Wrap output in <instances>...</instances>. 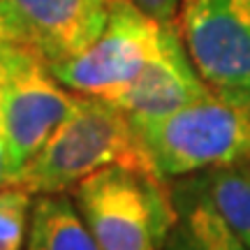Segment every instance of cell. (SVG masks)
Wrapping results in <instances>:
<instances>
[{
	"label": "cell",
	"mask_w": 250,
	"mask_h": 250,
	"mask_svg": "<svg viewBox=\"0 0 250 250\" xmlns=\"http://www.w3.org/2000/svg\"><path fill=\"white\" fill-rule=\"evenodd\" d=\"M186 188L190 195L174 197L176 220L162 250H250L204 197L190 186Z\"/></svg>",
	"instance_id": "cell-9"
},
{
	"label": "cell",
	"mask_w": 250,
	"mask_h": 250,
	"mask_svg": "<svg viewBox=\"0 0 250 250\" xmlns=\"http://www.w3.org/2000/svg\"><path fill=\"white\" fill-rule=\"evenodd\" d=\"M206 93L208 86L195 70L171 21L167 23L160 51L116 100H111V104L130 118L137 132H142Z\"/></svg>",
	"instance_id": "cell-8"
},
{
	"label": "cell",
	"mask_w": 250,
	"mask_h": 250,
	"mask_svg": "<svg viewBox=\"0 0 250 250\" xmlns=\"http://www.w3.org/2000/svg\"><path fill=\"white\" fill-rule=\"evenodd\" d=\"M190 188L213 206L234 234L250 248V160L232 167L202 171Z\"/></svg>",
	"instance_id": "cell-11"
},
{
	"label": "cell",
	"mask_w": 250,
	"mask_h": 250,
	"mask_svg": "<svg viewBox=\"0 0 250 250\" xmlns=\"http://www.w3.org/2000/svg\"><path fill=\"white\" fill-rule=\"evenodd\" d=\"M26 250H100L77 204L62 195H40L33 204Z\"/></svg>",
	"instance_id": "cell-10"
},
{
	"label": "cell",
	"mask_w": 250,
	"mask_h": 250,
	"mask_svg": "<svg viewBox=\"0 0 250 250\" xmlns=\"http://www.w3.org/2000/svg\"><path fill=\"white\" fill-rule=\"evenodd\" d=\"M0 104H2V67H0Z\"/></svg>",
	"instance_id": "cell-16"
},
{
	"label": "cell",
	"mask_w": 250,
	"mask_h": 250,
	"mask_svg": "<svg viewBox=\"0 0 250 250\" xmlns=\"http://www.w3.org/2000/svg\"><path fill=\"white\" fill-rule=\"evenodd\" d=\"M33 195L19 186L0 190V250H21L30 227Z\"/></svg>",
	"instance_id": "cell-12"
},
{
	"label": "cell",
	"mask_w": 250,
	"mask_h": 250,
	"mask_svg": "<svg viewBox=\"0 0 250 250\" xmlns=\"http://www.w3.org/2000/svg\"><path fill=\"white\" fill-rule=\"evenodd\" d=\"M139 134L162 179L248 162L250 93L208 90Z\"/></svg>",
	"instance_id": "cell-2"
},
{
	"label": "cell",
	"mask_w": 250,
	"mask_h": 250,
	"mask_svg": "<svg viewBox=\"0 0 250 250\" xmlns=\"http://www.w3.org/2000/svg\"><path fill=\"white\" fill-rule=\"evenodd\" d=\"M12 40H14V37H12L7 23H5V19H2V14H0V46L5 44V42H12Z\"/></svg>",
	"instance_id": "cell-15"
},
{
	"label": "cell",
	"mask_w": 250,
	"mask_h": 250,
	"mask_svg": "<svg viewBox=\"0 0 250 250\" xmlns=\"http://www.w3.org/2000/svg\"><path fill=\"white\" fill-rule=\"evenodd\" d=\"M0 132L7 144L12 181L74 114L81 95L65 90L49 62L14 40L0 46Z\"/></svg>",
	"instance_id": "cell-4"
},
{
	"label": "cell",
	"mask_w": 250,
	"mask_h": 250,
	"mask_svg": "<svg viewBox=\"0 0 250 250\" xmlns=\"http://www.w3.org/2000/svg\"><path fill=\"white\" fill-rule=\"evenodd\" d=\"M174 26L206 86L250 93V0H181Z\"/></svg>",
	"instance_id": "cell-6"
},
{
	"label": "cell",
	"mask_w": 250,
	"mask_h": 250,
	"mask_svg": "<svg viewBox=\"0 0 250 250\" xmlns=\"http://www.w3.org/2000/svg\"><path fill=\"white\" fill-rule=\"evenodd\" d=\"M114 165L158 174L130 118L107 100L81 95L74 114L9 186L23 188L33 197L62 195Z\"/></svg>",
	"instance_id": "cell-1"
},
{
	"label": "cell",
	"mask_w": 250,
	"mask_h": 250,
	"mask_svg": "<svg viewBox=\"0 0 250 250\" xmlns=\"http://www.w3.org/2000/svg\"><path fill=\"white\" fill-rule=\"evenodd\" d=\"M9 186V158H7V144L0 132V190Z\"/></svg>",
	"instance_id": "cell-14"
},
{
	"label": "cell",
	"mask_w": 250,
	"mask_h": 250,
	"mask_svg": "<svg viewBox=\"0 0 250 250\" xmlns=\"http://www.w3.org/2000/svg\"><path fill=\"white\" fill-rule=\"evenodd\" d=\"M111 0H0L14 42L49 65L83 51L102 33Z\"/></svg>",
	"instance_id": "cell-7"
},
{
	"label": "cell",
	"mask_w": 250,
	"mask_h": 250,
	"mask_svg": "<svg viewBox=\"0 0 250 250\" xmlns=\"http://www.w3.org/2000/svg\"><path fill=\"white\" fill-rule=\"evenodd\" d=\"M167 23L148 17L130 0H111L102 33L83 51L51 62L54 77L77 95L111 102L160 51Z\"/></svg>",
	"instance_id": "cell-5"
},
{
	"label": "cell",
	"mask_w": 250,
	"mask_h": 250,
	"mask_svg": "<svg viewBox=\"0 0 250 250\" xmlns=\"http://www.w3.org/2000/svg\"><path fill=\"white\" fill-rule=\"evenodd\" d=\"M130 2H134L142 12H146L148 17L158 19L162 23H171L181 7V0H130Z\"/></svg>",
	"instance_id": "cell-13"
},
{
	"label": "cell",
	"mask_w": 250,
	"mask_h": 250,
	"mask_svg": "<svg viewBox=\"0 0 250 250\" xmlns=\"http://www.w3.org/2000/svg\"><path fill=\"white\" fill-rule=\"evenodd\" d=\"M74 197L100 250H162L176 220V204L155 171L104 167L81 181Z\"/></svg>",
	"instance_id": "cell-3"
}]
</instances>
